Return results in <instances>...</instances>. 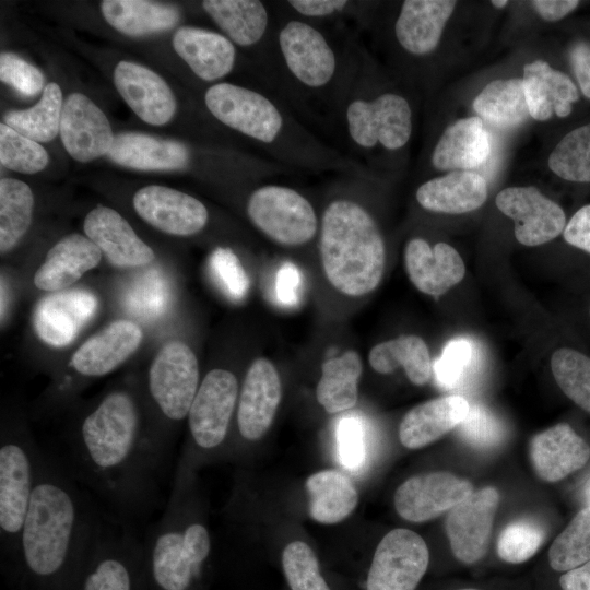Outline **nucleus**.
I'll use <instances>...</instances> for the list:
<instances>
[{"label":"nucleus","instance_id":"6e6d98bb","mask_svg":"<svg viewBox=\"0 0 590 590\" xmlns=\"http://www.w3.org/2000/svg\"><path fill=\"white\" fill-rule=\"evenodd\" d=\"M567 244L590 253V204L580 208L563 231Z\"/></svg>","mask_w":590,"mask_h":590},{"label":"nucleus","instance_id":"c756f323","mask_svg":"<svg viewBox=\"0 0 590 590\" xmlns=\"http://www.w3.org/2000/svg\"><path fill=\"white\" fill-rule=\"evenodd\" d=\"M108 157L139 170H181L190 167L192 153L182 142L138 132L115 135Z\"/></svg>","mask_w":590,"mask_h":590},{"label":"nucleus","instance_id":"72a5a7b5","mask_svg":"<svg viewBox=\"0 0 590 590\" xmlns=\"http://www.w3.org/2000/svg\"><path fill=\"white\" fill-rule=\"evenodd\" d=\"M491 153L487 131L480 117L448 126L437 140L430 164L437 170H469L486 162Z\"/></svg>","mask_w":590,"mask_h":590},{"label":"nucleus","instance_id":"473e14b6","mask_svg":"<svg viewBox=\"0 0 590 590\" xmlns=\"http://www.w3.org/2000/svg\"><path fill=\"white\" fill-rule=\"evenodd\" d=\"M487 198L486 180L471 170H452L418 186L417 203L427 211L462 214L483 205Z\"/></svg>","mask_w":590,"mask_h":590},{"label":"nucleus","instance_id":"052dcab7","mask_svg":"<svg viewBox=\"0 0 590 590\" xmlns=\"http://www.w3.org/2000/svg\"><path fill=\"white\" fill-rule=\"evenodd\" d=\"M559 586L562 590H590V560L563 574Z\"/></svg>","mask_w":590,"mask_h":590},{"label":"nucleus","instance_id":"9d476101","mask_svg":"<svg viewBox=\"0 0 590 590\" xmlns=\"http://www.w3.org/2000/svg\"><path fill=\"white\" fill-rule=\"evenodd\" d=\"M246 213L258 232L281 247L300 248L319 235L320 215L315 205L290 186H257L247 197Z\"/></svg>","mask_w":590,"mask_h":590},{"label":"nucleus","instance_id":"79ce46f5","mask_svg":"<svg viewBox=\"0 0 590 590\" xmlns=\"http://www.w3.org/2000/svg\"><path fill=\"white\" fill-rule=\"evenodd\" d=\"M590 560V505L579 510L553 541L548 562L556 571H567Z\"/></svg>","mask_w":590,"mask_h":590},{"label":"nucleus","instance_id":"393cba45","mask_svg":"<svg viewBox=\"0 0 590 590\" xmlns=\"http://www.w3.org/2000/svg\"><path fill=\"white\" fill-rule=\"evenodd\" d=\"M114 83L128 106L146 123L163 126L174 117L175 95L151 69L122 60L115 68Z\"/></svg>","mask_w":590,"mask_h":590},{"label":"nucleus","instance_id":"8fccbe9b","mask_svg":"<svg viewBox=\"0 0 590 590\" xmlns=\"http://www.w3.org/2000/svg\"><path fill=\"white\" fill-rule=\"evenodd\" d=\"M472 357L473 345L469 340H451L434 366L439 385L446 388L456 387L462 380Z\"/></svg>","mask_w":590,"mask_h":590},{"label":"nucleus","instance_id":"c03bdc74","mask_svg":"<svg viewBox=\"0 0 590 590\" xmlns=\"http://www.w3.org/2000/svg\"><path fill=\"white\" fill-rule=\"evenodd\" d=\"M558 177L573 182H590V123L568 132L547 161Z\"/></svg>","mask_w":590,"mask_h":590},{"label":"nucleus","instance_id":"dca6fc26","mask_svg":"<svg viewBox=\"0 0 590 590\" xmlns=\"http://www.w3.org/2000/svg\"><path fill=\"white\" fill-rule=\"evenodd\" d=\"M495 202L515 222V237L524 246L546 244L566 226L564 210L533 186L505 188L497 193Z\"/></svg>","mask_w":590,"mask_h":590},{"label":"nucleus","instance_id":"09e8293b","mask_svg":"<svg viewBox=\"0 0 590 590\" xmlns=\"http://www.w3.org/2000/svg\"><path fill=\"white\" fill-rule=\"evenodd\" d=\"M545 532L540 524L519 520L509 523L500 532L496 551L500 559L520 564L531 558L543 544Z\"/></svg>","mask_w":590,"mask_h":590},{"label":"nucleus","instance_id":"2f4dec72","mask_svg":"<svg viewBox=\"0 0 590 590\" xmlns=\"http://www.w3.org/2000/svg\"><path fill=\"white\" fill-rule=\"evenodd\" d=\"M470 404L461 396H447L412 408L399 426V439L409 449L425 447L459 426Z\"/></svg>","mask_w":590,"mask_h":590},{"label":"nucleus","instance_id":"4be33fe9","mask_svg":"<svg viewBox=\"0 0 590 590\" xmlns=\"http://www.w3.org/2000/svg\"><path fill=\"white\" fill-rule=\"evenodd\" d=\"M59 133L69 155L82 163L108 154L115 139L103 110L82 93L63 102Z\"/></svg>","mask_w":590,"mask_h":590},{"label":"nucleus","instance_id":"4468645a","mask_svg":"<svg viewBox=\"0 0 590 590\" xmlns=\"http://www.w3.org/2000/svg\"><path fill=\"white\" fill-rule=\"evenodd\" d=\"M203 11L235 46L260 52L263 71L270 54L275 11L259 0H205Z\"/></svg>","mask_w":590,"mask_h":590},{"label":"nucleus","instance_id":"58836bf2","mask_svg":"<svg viewBox=\"0 0 590 590\" xmlns=\"http://www.w3.org/2000/svg\"><path fill=\"white\" fill-rule=\"evenodd\" d=\"M473 109L486 121L500 127H515L530 116L522 79L494 80L473 101Z\"/></svg>","mask_w":590,"mask_h":590},{"label":"nucleus","instance_id":"864d4df0","mask_svg":"<svg viewBox=\"0 0 590 590\" xmlns=\"http://www.w3.org/2000/svg\"><path fill=\"white\" fill-rule=\"evenodd\" d=\"M464 440L473 446H495L503 437V429L492 413L481 405H472L458 426Z\"/></svg>","mask_w":590,"mask_h":590},{"label":"nucleus","instance_id":"1a4fd4ad","mask_svg":"<svg viewBox=\"0 0 590 590\" xmlns=\"http://www.w3.org/2000/svg\"><path fill=\"white\" fill-rule=\"evenodd\" d=\"M40 447L26 424L10 420L2 424L0 440V546L4 558L15 565L20 536L37 474Z\"/></svg>","mask_w":590,"mask_h":590},{"label":"nucleus","instance_id":"e433bc0d","mask_svg":"<svg viewBox=\"0 0 590 590\" xmlns=\"http://www.w3.org/2000/svg\"><path fill=\"white\" fill-rule=\"evenodd\" d=\"M371 368L379 374H390L402 366L415 386L427 384L433 374L430 353L418 335H401L373 346L368 354Z\"/></svg>","mask_w":590,"mask_h":590},{"label":"nucleus","instance_id":"ddd939ff","mask_svg":"<svg viewBox=\"0 0 590 590\" xmlns=\"http://www.w3.org/2000/svg\"><path fill=\"white\" fill-rule=\"evenodd\" d=\"M429 563L428 547L409 529L389 531L376 547L366 590H415Z\"/></svg>","mask_w":590,"mask_h":590},{"label":"nucleus","instance_id":"5fc2aeb1","mask_svg":"<svg viewBox=\"0 0 590 590\" xmlns=\"http://www.w3.org/2000/svg\"><path fill=\"white\" fill-rule=\"evenodd\" d=\"M211 267L217 280L234 298L243 297L248 290V279L236 255L228 248H216L211 256Z\"/></svg>","mask_w":590,"mask_h":590},{"label":"nucleus","instance_id":"2eb2a0df","mask_svg":"<svg viewBox=\"0 0 590 590\" xmlns=\"http://www.w3.org/2000/svg\"><path fill=\"white\" fill-rule=\"evenodd\" d=\"M98 298L84 288L48 293L35 306L32 326L37 338L55 349L71 344L98 309Z\"/></svg>","mask_w":590,"mask_h":590},{"label":"nucleus","instance_id":"ea45409f","mask_svg":"<svg viewBox=\"0 0 590 590\" xmlns=\"http://www.w3.org/2000/svg\"><path fill=\"white\" fill-rule=\"evenodd\" d=\"M34 209L31 187L14 178L0 180V251H11L28 231Z\"/></svg>","mask_w":590,"mask_h":590},{"label":"nucleus","instance_id":"cd10ccee","mask_svg":"<svg viewBox=\"0 0 590 590\" xmlns=\"http://www.w3.org/2000/svg\"><path fill=\"white\" fill-rule=\"evenodd\" d=\"M529 453L536 475L558 482L583 468L590 459V446L567 423L556 424L530 441Z\"/></svg>","mask_w":590,"mask_h":590},{"label":"nucleus","instance_id":"5701e85b","mask_svg":"<svg viewBox=\"0 0 590 590\" xmlns=\"http://www.w3.org/2000/svg\"><path fill=\"white\" fill-rule=\"evenodd\" d=\"M85 236L102 251L109 264L118 269H138L155 260L153 249L134 232L116 210L98 204L83 222Z\"/></svg>","mask_w":590,"mask_h":590},{"label":"nucleus","instance_id":"f3484780","mask_svg":"<svg viewBox=\"0 0 590 590\" xmlns=\"http://www.w3.org/2000/svg\"><path fill=\"white\" fill-rule=\"evenodd\" d=\"M498 504V491L486 486L449 510L445 528L451 552L458 560L474 564L484 557Z\"/></svg>","mask_w":590,"mask_h":590},{"label":"nucleus","instance_id":"c9c22d12","mask_svg":"<svg viewBox=\"0 0 590 590\" xmlns=\"http://www.w3.org/2000/svg\"><path fill=\"white\" fill-rule=\"evenodd\" d=\"M104 19L128 36H143L173 28L180 19L177 7L144 0H104Z\"/></svg>","mask_w":590,"mask_h":590},{"label":"nucleus","instance_id":"f8f14e48","mask_svg":"<svg viewBox=\"0 0 590 590\" xmlns=\"http://www.w3.org/2000/svg\"><path fill=\"white\" fill-rule=\"evenodd\" d=\"M238 397L239 382L233 371L213 368L205 374L187 416L189 449L193 451L181 456L180 464L187 465L197 455L213 452L225 442Z\"/></svg>","mask_w":590,"mask_h":590},{"label":"nucleus","instance_id":"7c9ffc66","mask_svg":"<svg viewBox=\"0 0 590 590\" xmlns=\"http://www.w3.org/2000/svg\"><path fill=\"white\" fill-rule=\"evenodd\" d=\"M523 90L530 116L538 121L570 115L579 93L571 79L553 69L544 60H535L523 67Z\"/></svg>","mask_w":590,"mask_h":590},{"label":"nucleus","instance_id":"a211bd4d","mask_svg":"<svg viewBox=\"0 0 590 590\" xmlns=\"http://www.w3.org/2000/svg\"><path fill=\"white\" fill-rule=\"evenodd\" d=\"M138 215L154 228L173 236L189 237L202 232L210 220L206 205L193 196L151 185L133 196Z\"/></svg>","mask_w":590,"mask_h":590},{"label":"nucleus","instance_id":"a19ab883","mask_svg":"<svg viewBox=\"0 0 590 590\" xmlns=\"http://www.w3.org/2000/svg\"><path fill=\"white\" fill-rule=\"evenodd\" d=\"M63 102L60 86L50 82L45 86L42 98L35 106L8 111L4 115V123L38 143L51 141L60 129Z\"/></svg>","mask_w":590,"mask_h":590},{"label":"nucleus","instance_id":"49530a36","mask_svg":"<svg viewBox=\"0 0 590 590\" xmlns=\"http://www.w3.org/2000/svg\"><path fill=\"white\" fill-rule=\"evenodd\" d=\"M49 161L47 151L38 142L0 125V162L11 170L35 174L43 170Z\"/></svg>","mask_w":590,"mask_h":590},{"label":"nucleus","instance_id":"a878e982","mask_svg":"<svg viewBox=\"0 0 590 590\" xmlns=\"http://www.w3.org/2000/svg\"><path fill=\"white\" fill-rule=\"evenodd\" d=\"M404 266L413 285L433 297L448 292L465 274L464 262L453 247L442 241L430 247L421 237L411 238L405 244Z\"/></svg>","mask_w":590,"mask_h":590},{"label":"nucleus","instance_id":"0eeeda50","mask_svg":"<svg viewBox=\"0 0 590 590\" xmlns=\"http://www.w3.org/2000/svg\"><path fill=\"white\" fill-rule=\"evenodd\" d=\"M190 471L178 464L165 509L143 541L152 590H192L210 556V532L198 516Z\"/></svg>","mask_w":590,"mask_h":590},{"label":"nucleus","instance_id":"4d7b16f0","mask_svg":"<svg viewBox=\"0 0 590 590\" xmlns=\"http://www.w3.org/2000/svg\"><path fill=\"white\" fill-rule=\"evenodd\" d=\"M570 63L581 93L590 99V45L577 42L570 49Z\"/></svg>","mask_w":590,"mask_h":590},{"label":"nucleus","instance_id":"69168bd1","mask_svg":"<svg viewBox=\"0 0 590 590\" xmlns=\"http://www.w3.org/2000/svg\"><path fill=\"white\" fill-rule=\"evenodd\" d=\"M589 314H590V309H589Z\"/></svg>","mask_w":590,"mask_h":590},{"label":"nucleus","instance_id":"a18cd8bd","mask_svg":"<svg viewBox=\"0 0 590 590\" xmlns=\"http://www.w3.org/2000/svg\"><path fill=\"white\" fill-rule=\"evenodd\" d=\"M278 7L297 17L322 25L324 22L353 21L365 25L371 2L354 0H287L278 1Z\"/></svg>","mask_w":590,"mask_h":590},{"label":"nucleus","instance_id":"f704fd0d","mask_svg":"<svg viewBox=\"0 0 590 590\" xmlns=\"http://www.w3.org/2000/svg\"><path fill=\"white\" fill-rule=\"evenodd\" d=\"M310 517L323 524L338 523L356 508L358 493L342 472L323 470L311 474L305 483Z\"/></svg>","mask_w":590,"mask_h":590},{"label":"nucleus","instance_id":"7ed1b4c3","mask_svg":"<svg viewBox=\"0 0 590 590\" xmlns=\"http://www.w3.org/2000/svg\"><path fill=\"white\" fill-rule=\"evenodd\" d=\"M262 72L267 90L291 109L333 130L334 114L351 72L357 36L281 10Z\"/></svg>","mask_w":590,"mask_h":590},{"label":"nucleus","instance_id":"bb28decb","mask_svg":"<svg viewBox=\"0 0 590 590\" xmlns=\"http://www.w3.org/2000/svg\"><path fill=\"white\" fill-rule=\"evenodd\" d=\"M98 247L85 235L69 234L46 253L33 276L34 286L46 293L68 290L103 259Z\"/></svg>","mask_w":590,"mask_h":590},{"label":"nucleus","instance_id":"423d86ee","mask_svg":"<svg viewBox=\"0 0 590 590\" xmlns=\"http://www.w3.org/2000/svg\"><path fill=\"white\" fill-rule=\"evenodd\" d=\"M371 70L370 57L357 40L333 122L349 156L356 162L369 161L379 149L387 153L402 151L413 131L409 99L396 91L378 90Z\"/></svg>","mask_w":590,"mask_h":590},{"label":"nucleus","instance_id":"f03ea898","mask_svg":"<svg viewBox=\"0 0 590 590\" xmlns=\"http://www.w3.org/2000/svg\"><path fill=\"white\" fill-rule=\"evenodd\" d=\"M101 517L62 460L40 448L15 567L33 590H79Z\"/></svg>","mask_w":590,"mask_h":590},{"label":"nucleus","instance_id":"b1692460","mask_svg":"<svg viewBox=\"0 0 590 590\" xmlns=\"http://www.w3.org/2000/svg\"><path fill=\"white\" fill-rule=\"evenodd\" d=\"M457 2L452 0H405L392 25L400 50L423 58L436 50Z\"/></svg>","mask_w":590,"mask_h":590},{"label":"nucleus","instance_id":"e2e57ef3","mask_svg":"<svg viewBox=\"0 0 590 590\" xmlns=\"http://www.w3.org/2000/svg\"><path fill=\"white\" fill-rule=\"evenodd\" d=\"M491 3L493 4V7L502 9L505 8L509 2L506 0H493L491 1Z\"/></svg>","mask_w":590,"mask_h":590},{"label":"nucleus","instance_id":"39448f33","mask_svg":"<svg viewBox=\"0 0 590 590\" xmlns=\"http://www.w3.org/2000/svg\"><path fill=\"white\" fill-rule=\"evenodd\" d=\"M361 177L345 176L343 192L320 213L318 251L326 279L343 295L361 297L381 282L386 241L375 215L357 197Z\"/></svg>","mask_w":590,"mask_h":590},{"label":"nucleus","instance_id":"603ef678","mask_svg":"<svg viewBox=\"0 0 590 590\" xmlns=\"http://www.w3.org/2000/svg\"><path fill=\"white\" fill-rule=\"evenodd\" d=\"M0 80L24 96L36 95L44 85L42 72L11 52L1 54Z\"/></svg>","mask_w":590,"mask_h":590},{"label":"nucleus","instance_id":"4c0bfd02","mask_svg":"<svg viewBox=\"0 0 590 590\" xmlns=\"http://www.w3.org/2000/svg\"><path fill=\"white\" fill-rule=\"evenodd\" d=\"M362 371V358L354 350L322 363L316 398L327 413L335 414L355 406Z\"/></svg>","mask_w":590,"mask_h":590},{"label":"nucleus","instance_id":"c85d7f7f","mask_svg":"<svg viewBox=\"0 0 590 590\" xmlns=\"http://www.w3.org/2000/svg\"><path fill=\"white\" fill-rule=\"evenodd\" d=\"M172 43L176 54L204 82L219 81L234 70L236 46L222 33L181 26L175 32Z\"/></svg>","mask_w":590,"mask_h":590},{"label":"nucleus","instance_id":"9b49d317","mask_svg":"<svg viewBox=\"0 0 590 590\" xmlns=\"http://www.w3.org/2000/svg\"><path fill=\"white\" fill-rule=\"evenodd\" d=\"M146 585L143 542L127 523L101 519L79 590H142Z\"/></svg>","mask_w":590,"mask_h":590},{"label":"nucleus","instance_id":"20e7f679","mask_svg":"<svg viewBox=\"0 0 590 590\" xmlns=\"http://www.w3.org/2000/svg\"><path fill=\"white\" fill-rule=\"evenodd\" d=\"M203 102L216 121L245 135L266 151L271 161L294 172L369 175L362 164L315 135L268 90L219 82L205 90Z\"/></svg>","mask_w":590,"mask_h":590},{"label":"nucleus","instance_id":"aec40b11","mask_svg":"<svg viewBox=\"0 0 590 590\" xmlns=\"http://www.w3.org/2000/svg\"><path fill=\"white\" fill-rule=\"evenodd\" d=\"M282 399V382L273 363L258 357L248 367L236 410V427L245 441H257L270 428Z\"/></svg>","mask_w":590,"mask_h":590},{"label":"nucleus","instance_id":"37998d69","mask_svg":"<svg viewBox=\"0 0 590 590\" xmlns=\"http://www.w3.org/2000/svg\"><path fill=\"white\" fill-rule=\"evenodd\" d=\"M551 369L564 394L590 414V357L577 350L560 347L551 357Z\"/></svg>","mask_w":590,"mask_h":590},{"label":"nucleus","instance_id":"6ab92c4d","mask_svg":"<svg viewBox=\"0 0 590 590\" xmlns=\"http://www.w3.org/2000/svg\"><path fill=\"white\" fill-rule=\"evenodd\" d=\"M474 492L465 479L449 472H429L404 481L394 493V507L411 522L434 519L463 502Z\"/></svg>","mask_w":590,"mask_h":590},{"label":"nucleus","instance_id":"bf43d9fd","mask_svg":"<svg viewBox=\"0 0 590 590\" xmlns=\"http://www.w3.org/2000/svg\"><path fill=\"white\" fill-rule=\"evenodd\" d=\"M299 284V275L296 268L285 264L279 272L276 279V292L282 302H293Z\"/></svg>","mask_w":590,"mask_h":590},{"label":"nucleus","instance_id":"de8ad7c7","mask_svg":"<svg viewBox=\"0 0 590 590\" xmlns=\"http://www.w3.org/2000/svg\"><path fill=\"white\" fill-rule=\"evenodd\" d=\"M285 578L292 590H330L319 570L311 547L303 541H293L282 554Z\"/></svg>","mask_w":590,"mask_h":590},{"label":"nucleus","instance_id":"412c9836","mask_svg":"<svg viewBox=\"0 0 590 590\" xmlns=\"http://www.w3.org/2000/svg\"><path fill=\"white\" fill-rule=\"evenodd\" d=\"M143 337L141 327L134 321L115 320L87 338L73 352L68 367L81 380L106 376L135 353Z\"/></svg>","mask_w":590,"mask_h":590},{"label":"nucleus","instance_id":"13d9d810","mask_svg":"<svg viewBox=\"0 0 590 590\" xmlns=\"http://www.w3.org/2000/svg\"><path fill=\"white\" fill-rule=\"evenodd\" d=\"M578 0H534L531 1L532 8L545 21L556 22L562 20L578 5Z\"/></svg>","mask_w":590,"mask_h":590},{"label":"nucleus","instance_id":"f257e3e1","mask_svg":"<svg viewBox=\"0 0 590 590\" xmlns=\"http://www.w3.org/2000/svg\"><path fill=\"white\" fill-rule=\"evenodd\" d=\"M67 435L66 462L73 479L130 523L157 505L160 464L142 387L125 385L82 406Z\"/></svg>","mask_w":590,"mask_h":590},{"label":"nucleus","instance_id":"680f3d73","mask_svg":"<svg viewBox=\"0 0 590 590\" xmlns=\"http://www.w3.org/2000/svg\"><path fill=\"white\" fill-rule=\"evenodd\" d=\"M583 496H585L586 502L590 505V479L585 484Z\"/></svg>","mask_w":590,"mask_h":590},{"label":"nucleus","instance_id":"3c124183","mask_svg":"<svg viewBox=\"0 0 590 590\" xmlns=\"http://www.w3.org/2000/svg\"><path fill=\"white\" fill-rule=\"evenodd\" d=\"M338 456L341 464L351 470H359L366 458L365 432L361 420L343 417L337 428Z\"/></svg>","mask_w":590,"mask_h":590},{"label":"nucleus","instance_id":"6e6552de","mask_svg":"<svg viewBox=\"0 0 590 590\" xmlns=\"http://www.w3.org/2000/svg\"><path fill=\"white\" fill-rule=\"evenodd\" d=\"M200 382L199 362L189 344L175 339L158 349L142 389L154 450L163 469L172 452L174 432L187 420Z\"/></svg>","mask_w":590,"mask_h":590},{"label":"nucleus","instance_id":"0e129e2a","mask_svg":"<svg viewBox=\"0 0 590 590\" xmlns=\"http://www.w3.org/2000/svg\"><path fill=\"white\" fill-rule=\"evenodd\" d=\"M459 590H477V589L467 588V589H459Z\"/></svg>","mask_w":590,"mask_h":590}]
</instances>
